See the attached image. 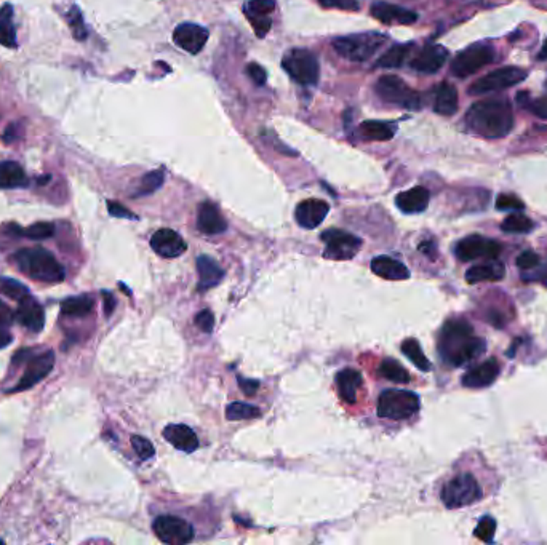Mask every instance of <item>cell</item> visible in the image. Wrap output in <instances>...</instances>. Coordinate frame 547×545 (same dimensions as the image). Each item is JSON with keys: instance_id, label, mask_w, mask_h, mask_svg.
<instances>
[{"instance_id": "6125c7cd", "label": "cell", "mask_w": 547, "mask_h": 545, "mask_svg": "<svg viewBox=\"0 0 547 545\" xmlns=\"http://www.w3.org/2000/svg\"><path fill=\"white\" fill-rule=\"evenodd\" d=\"M538 59H541V61H547V40L544 42L543 48H541V52L538 54Z\"/></svg>"}, {"instance_id": "4fadbf2b", "label": "cell", "mask_w": 547, "mask_h": 545, "mask_svg": "<svg viewBox=\"0 0 547 545\" xmlns=\"http://www.w3.org/2000/svg\"><path fill=\"white\" fill-rule=\"evenodd\" d=\"M501 250L503 246L498 241L485 239L481 235H469L456 245V256L464 262L480 259V257L496 259L501 255Z\"/></svg>"}, {"instance_id": "f907efd6", "label": "cell", "mask_w": 547, "mask_h": 545, "mask_svg": "<svg viewBox=\"0 0 547 545\" xmlns=\"http://www.w3.org/2000/svg\"><path fill=\"white\" fill-rule=\"evenodd\" d=\"M248 19L252 21V26L258 37H264V35L269 32L270 26H272V19H270V17H248Z\"/></svg>"}, {"instance_id": "f5cc1de1", "label": "cell", "mask_w": 547, "mask_h": 545, "mask_svg": "<svg viewBox=\"0 0 547 545\" xmlns=\"http://www.w3.org/2000/svg\"><path fill=\"white\" fill-rule=\"evenodd\" d=\"M108 210L109 213L115 216V218H127V219H137V216H135L132 211L125 208L123 205L117 204V201H108Z\"/></svg>"}, {"instance_id": "5bb4252c", "label": "cell", "mask_w": 547, "mask_h": 545, "mask_svg": "<svg viewBox=\"0 0 547 545\" xmlns=\"http://www.w3.org/2000/svg\"><path fill=\"white\" fill-rule=\"evenodd\" d=\"M53 366H54V352L52 350H47L40 353L37 357L31 358L28 363L26 371H24V375L21 376V379H19L18 384L8 392H24L28 390V388L34 387L52 373Z\"/></svg>"}, {"instance_id": "bcb514c9", "label": "cell", "mask_w": 547, "mask_h": 545, "mask_svg": "<svg viewBox=\"0 0 547 545\" xmlns=\"http://www.w3.org/2000/svg\"><path fill=\"white\" fill-rule=\"evenodd\" d=\"M496 208L501 211H521L525 204L514 194H501L496 200Z\"/></svg>"}, {"instance_id": "603a6c76", "label": "cell", "mask_w": 547, "mask_h": 545, "mask_svg": "<svg viewBox=\"0 0 547 545\" xmlns=\"http://www.w3.org/2000/svg\"><path fill=\"white\" fill-rule=\"evenodd\" d=\"M163 437L168 443L184 453H192L199 448V438L194 430L183 424H172L163 430Z\"/></svg>"}, {"instance_id": "9f6ffc18", "label": "cell", "mask_w": 547, "mask_h": 545, "mask_svg": "<svg viewBox=\"0 0 547 545\" xmlns=\"http://www.w3.org/2000/svg\"><path fill=\"white\" fill-rule=\"evenodd\" d=\"M13 321V314L5 302L0 301V330H8Z\"/></svg>"}, {"instance_id": "83f0119b", "label": "cell", "mask_w": 547, "mask_h": 545, "mask_svg": "<svg viewBox=\"0 0 547 545\" xmlns=\"http://www.w3.org/2000/svg\"><path fill=\"white\" fill-rule=\"evenodd\" d=\"M434 110L440 115L450 117L458 110V90L448 82L440 83L435 90Z\"/></svg>"}, {"instance_id": "7c38bea8", "label": "cell", "mask_w": 547, "mask_h": 545, "mask_svg": "<svg viewBox=\"0 0 547 545\" xmlns=\"http://www.w3.org/2000/svg\"><path fill=\"white\" fill-rule=\"evenodd\" d=\"M322 241L325 244L324 256L333 261H348L359 253L362 240L350 232L341 229H328L322 234Z\"/></svg>"}, {"instance_id": "6f0895ef", "label": "cell", "mask_w": 547, "mask_h": 545, "mask_svg": "<svg viewBox=\"0 0 547 545\" xmlns=\"http://www.w3.org/2000/svg\"><path fill=\"white\" fill-rule=\"evenodd\" d=\"M536 269H538V272H535V274H526V275H524V279L525 280H539L547 286V264H544V266L539 264L538 267H536Z\"/></svg>"}, {"instance_id": "d4e9b609", "label": "cell", "mask_w": 547, "mask_h": 545, "mask_svg": "<svg viewBox=\"0 0 547 545\" xmlns=\"http://www.w3.org/2000/svg\"><path fill=\"white\" fill-rule=\"evenodd\" d=\"M362 375L352 368H346L339 371L336 376V386H338L339 395L348 405H354L357 402V390L362 387Z\"/></svg>"}, {"instance_id": "816d5d0a", "label": "cell", "mask_w": 547, "mask_h": 545, "mask_svg": "<svg viewBox=\"0 0 547 545\" xmlns=\"http://www.w3.org/2000/svg\"><path fill=\"white\" fill-rule=\"evenodd\" d=\"M195 325H197L203 333H212L215 325V317L212 312L208 309L199 312V314L195 315Z\"/></svg>"}, {"instance_id": "7bdbcfd3", "label": "cell", "mask_w": 547, "mask_h": 545, "mask_svg": "<svg viewBox=\"0 0 547 545\" xmlns=\"http://www.w3.org/2000/svg\"><path fill=\"white\" fill-rule=\"evenodd\" d=\"M19 234L28 237L31 240H45L54 234V224L52 223H36L29 226L28 229L19 230Z\"/></svg>"}, {"instance_id": "e0dca14e", "label": "cell", "mask_w": 547, "mask_h": 545, "mask_svg": "<svg viewBox=\"0 0 547 545\" xmlns=\"http://www.w3.org/2000/svg\"><path fill=\"white\" fill-rule=\"evenodd\" d=\"M150 246L159 256L167 257V259L181 256L188 250V245L181 239V235L172 229H160L155 232L150 239Z\"/></svg>"}, {"instance_id": "7402d4cb", "label": "cell", "mask_w": 547, "mask_h": 545, "mask_svg": "<svg viewBox=\"0 0 547 545\" xmlns=\"http://www.w3.org/2000/svg\"><path fill=\"white\" fill-rule=\"evenodd\" d=\"M197 227L200 232L207 235H218L228 229V223L221 215L219 208L212 201H203L199 206L197 213Z\"/></svg>"}, {"instance_id": "f6af8a7d", "label": "cell", "mask_w": 547, "mask_h": 545, "mask_svg": "<svg viewBox=\"0 0 547 545\" xmlns=\"http://www.w3.org/2000/svg\"><path fill=\"white\" fill-rule=\"evenodd\" d=\"M495 531H496V522L493 517H484L477 524L475 528V537H479L480 541L484 542H493V537H495Z\"/></svg>"}, {"instance_id": "8d00e7d4", "label": "cell", "mask_w": 547, "mask_h": 545, "mask_svg": "<svg viewBox=\"0 0 547 545\" xmlns=\"http://www.w3.org/2000/svg\"><path fill=\"white\" fill-rule=\"evenodd\" d=\"M261 416V410L258 406L248 405L243 402H235L226 408V417L229 421H243V419H256Z\"/></svg>"}, {"instance_id": "91938a15", "label": "cell", "mask_w": 547, "mask_h": 545, "mask_svg": "<svg viewBox=\"0 0 547 545\" xmlns=\"http://www.w3.org/2000/svg\"><path fill=\"white\" fill-rule=\"evenodd\" d=\"M103 299H104V314L109 317L115 309V297L110 295L109 291H103Z\"/></svg>"}, {"instance_id": "03108f58", "label": "cell", "mask_w": 547, "mask_h": 545, "mask_svg": "<svg viewBox=\"0 0 547 545\" xmlns=\"http://www.w3.org/2000/svg\"><path fill=\"white\" fill-rule=\"evenodd\" d=\"M546 87H547V82H546Z\"/></svg>"}, {"instance_id": "836d02e7", "label": "cell", "mask_w": 547, "mask_h": 545, "mask_svg": "<svg viewBox=\"0 0 547 545\" xmlns=\"http://www.w3.org/2000/svg\"><path fill=\"white\" fill-rule=\"evenodd\" d=\"M411 48H413V45H410V43L408 45H395V47L390 48L388 53H384L383 57L376 61V66H378V68H384V69L400 68V66L406 61V58H408Z\"/></svg>"}, {"instance_id": "277c9868", "label": "cell", "mask_w": 547, "mask_h": 545, "mask_svg": "<svg viewBox=\"0 0 547 545\" xmlns=\"http://www.w3.org/2000/svg\"><path fill=\"white\" fill-rule=\"evenodd\" d=\"M386 35L379 32L350 34L336 39L333 47L339 57L352 63H364L370 59L386 43Z\"/></svg>"}, {"instance_id": "6da1fadb", "label": "cell", "mask_w": 547, "mask_h": 545, "mask_svg": "<svg viewBox=\"0 0 547 545\" xmlns=\"http://www.w3.org/2000/svg\"><path fill=\"white\" fill-rule=\"evenodd\" d=\"M486 350V342L474 336V328L463 319H451L441 328L439 352L445 363L464 366Z\"/></svg>"}, {"instance_id": "4dcf8cb0", "label": "cell", "mask_w": 547, "mask_h": 545, "mask_svg": "<svg viewBox=\"0 0 547 545\" xmlns=\"http://www.w3.org/2000/svg\"><path fill=\"white\" fill-rule=\"evenodd\" d=\"M0 45L7 48H17V29L13 24V7L5 3L0 8Z\"/></svg>"}, {"instance_id": "ba28073f", "label": "cell", "mask_w": 547, "mask_h": 545, "mask_svg": "<svg viewBox=\"0 0 547 545\" xmlns=\"http://www.w3.org/2000/svg\"><path fill=\"white\" fill-rule=\"evenodd\" d=\"M376 93L386 103L399 104L411 110L419 109L423 106L419 95L395 75H383L376 83Z\"/></svg>"}, {"instance_id": "b9f144b4", "label": "cell", "mask_w": 547, "mask_h": 545, "mask_svg": "<svg viewBox=\"0 0 547 545\" xmlns=\"http://www.w3.org/2000/svg\"><path fill=\"white\" fill-rule=\"evenodd\" d=\"M68 21H69V26L72 29V35L77 40H85L88 35L87 31V26H85V21H83V17H82V12H80L79 7H74L69 10L68 13Z\"/></svg>"}, {"instance_id": "681fc988", "label": "cell", "mask_w": 547, "mask_h": 545, "mask_svg": "<svg viewBox=\"0 0 547 545\" xmlns=\"http://www.w3.org/2000/svg\"><path fill=\"white\" fill-rule=\"evenodd\" d=\"M319 2L325 8H338L346 10V12H355V10H359L357 0H319Z\"/></svg>"}, {"instance_id": "be15d7a7", "label": "cell", "mask_w": 547, "mask_h": 545, "mask_svg": "<svg viewBox=\"0 0 547 545\" xmlns=\"http://www.w3.org/2000/svg\"><path fill=\"white\" fill-rule=\"evenodd\" d=\"M48 179H50V176H43V178H40L39 183H40V184H45V183H47Z\"/></svg>"}, {"instance_id": "ac0fdd59", "label": "cell", "mask_w": 547, "mask_h": 545, "mask_svg": "<svg viewBox=\"0 0 547 545\" xmlns=\"http://www.w3.org/2000/svg\"><path fill=\"white\" fill-rule=\"evenodd\" d=\"M14 320L19 325L28 328L32 333H40L45 326V312L43 307L29 295L24 299L19 301L18 309L14 312Z\"/></svg>"}, {"instance_id": "7a4b0ae2", "label": "cell", "mask_w": 547, "mask_h": 545, "mask_svg": "<svg viewBox=\"0 0 547 545\" xmlns=\"http://www.w3.org/2000/svg\"><path fill=\"white\" fill-rule=\"evenodd\" d=\"M466 123L475 135L488 139L508 136L514 128V112L506 99H485L473 104L466 114Z\"/></svg>"}, {"instance_id": "1f68e13d", "label": "cell", "mask_w": 547, "mask_h": 545, "mask_svg": "<svg viewBox=\"0 0 547 545\" xmlns=\"http://www.w3.org/2000/svg\"><path fill=\"white\" fill-rule=\"evenodd\" d=\"M360 133L366 139L373 141H389L395 135V125L388 122H378V120H366L360 125Z\"/></svg>"}, {"instance_id": "ffe728a7", "label": "cell", "mask_w": 547, "mask_h": 545, "mask_svg": "<svg viewBox=\"0 0 547 545\" xmlns=\"http://www.w3.org/2000/svg\"><path fill=\"white\" fill-rule=\"evenodd\" d=\"M499 363L495 360V358H490L480 365H477L474 368L466 373L463 376V386L469 388H481L490 384H493L496 377L499 376Z\"/></svg>"}, {"instance_id": "680465c9", "label": "cell", "mask_w": 547, "mask_h": 545, "mask_svg": "<svg viewBox=\"0 0 547 545\" xmlns=\"http://www.w3.org/2000/svg\"><path fill=\"white\" fill-rule=\"evenodd\" d=\"M239 386L243 390V393H247V395H253V393L258 390L259 382L258 381H247V379H243V377H239Z\"/></svg>"}, {"instance_id": "5b68a950", "label": "cell", "mask_w": 547, "mask_h": 545, "mask_svg": "<svg viewBox=\"0 0 547 545\" xmlns=\"http://www.w3.org/2000/svg\"><path fill=\"white\" fill-rule=\"evenodd\" d=\"M419 410V397L410 390L389 388L378 398V416L383 419L401 421L415 416Z\"/></svg>"}, {"instance_id": "8992f818", "label": "cell", "mask_w": 547, "mask_h": 545, "mask_svg": "<svg viewBox=\"0 0 547 545\" xmlns=\"http://www.w3.org/2000/svg\"><path fill=\"white\" fill-rule=\"evenodd\" d=\"M484 497V491L479 482L470 473H459L445 483L441 489V501L448 508H459L479 502Z\"/></svg>"}, {"instance_id": "d590c367", "label": "cell", "mask_w": 547, "mask_h": 545, "mask_svg": "<svg viewBox=\"0 0 547 545\" xmlns=\"http://www.w3.org/2000/svg\"><path fill=\"white\" fill-rule=\"evenodd\" d=\"M401 352L405 353L406 357L410 358V361L413 363L415 366H418L421 371H429L430 370V361L426 358V355L423 353V349H421L419 342L413 339V337H410V339H405L401 342Z\"/></svg>"}, {"instance_id": "f35d334b", "label": "cell", "mask_w": 547, "mask_h": 545, "mask_svg": "<svg viewBox=\"0 0 547 545\" xmlns=\"http://www.w3.org/2000/svg\"><path fill=\"white\" fill-rule=\"evenodd\" d=\"M517 101L521 108L535 114L536 117L547 119V98H531L528 92H521L517 97Z\"/></svg>"}, {"instance_id": "8fae6325", "label": "cell", "mask_w": 547, "mask_h": 545, "mask_svg": "<svg viewBox=\"0 0 547 545\" xmlns=\"http://www.w3.org/2000/svg\"><path fill=\"white\" fill-rule=\"evenodd\" d=\"M528 72L520 68H501L496 70H491L490 74H486L485 77H481L469 87L470 95H485L491 92H501V90L510 88L514 85L524 82Z\"/></svg>"}, {"instance_id": "7dc6e473", "label": "cell", "mask_w": 547, "mask_h": 545, "mask_svg": "<svg viewBox=\"0 0 547 545\" xmlns=\"http://www.w3.org/2000/svg\"><path fill=\"white\" fill-rule=\"evenodd\" d=\"M132 445H133L135 453H137L138 456L143 459V461H146V459H150V457L154 456L155 449L152 446V443H150L149 440H146L144 437L133 435L132 437Z\"/></svg>"}, {"instance_id": "ee69618b", "label": "cell", "mask_w": 547, "mask_h": 545, "mask_svg": "<svg viewBox=\"0 0 547 545\" xmlns=\"http://www.w3.org/2000/svg\"><path fill=\"white\" fill-rule=\"evenodd\" d=\"M275 8V0H250L247 3L248 17H269Z\"/></svg>"}, {"instance_id": "d6986e66", "label": "cell", "mask_w": 547, "mask_h": 545, "mask_svg": "<svg viewBox=\"0 0 547 545\" xmlns=\"http://www.w3.org/2000/svg\"><path fill=\"white\" fill-rule=\"evenodd\" d=\"M448 58V50L441 45H428L411 59V68L423 74H434L441 69Z\"/></svg>"}, {"instance_id": "484cf974", "label": "cell", "mask_w": 547, "mask_h": 545, "mask_svg": "<svg viewBox=\"0 0 547 545\" xmlns=\"http://www.w3.org/2000/svg\"><path fill=\"white\" fill-rule=\"evenodd\" d=\"M371 270L386 280H406L410 277V270L390 256H376L371 261Z\"/></svg>"}, {"instance_id": "9c48e42d", "label": "cell", "mask_w": 547, "mask_h": 545, "mask_svg": "<svg viewBox=\"0 0 547 545\" xmlns=\"http://www.w3.org/2000/svg\"><path fill=\"white\" fill-rule=\"evenodd\" d=\"M152 529L159 541L168 545H184L195 539L192 524L177 515H160L154 519Z\"/></svg>"}, {"instance_id": "30bf717a", "label": "cell", "mask_w": 547, "mask_h": 545, "mask_svg": "<svg viewBox=\"0 0 547 545\" xmlns=\"http://www.w3.org/2000/svg\"><path fill=\"white\" fill-rule=\"evenodd\" d=\"M495 61V48L490 43H474L463 50L451 63V72L456 77L466 79L475 74L484 66Z\"/></svg>"}, {"instance_id": "db71d44e", "label": "cell", "mask_w": 547, "mask_h": 545, "mask_svg": "<svg viewBox=\"0 0 547 545\" xmlns=\"http://www.w3.org/2000/svg\"><path fill=\"white\" fill-rule=\"evenodd\" d=\"M247 72H248V75H250V77H252V80H253V82H255L256 85H264V83H266V79H268V74H266L264 68H261L259 64H256V63L248 64Z\"/></svg>"}, {"instance_id": "d6a6232c", "label": "cell", "mask_w": 547, "mask_h": 545, "mask_svg": "<svg viewBox=\"0 0 547 545\" xmlns=\"http://www.w3.org/2000/svg\"><path fill=\"white\" fill-rule=\"evenodd\" d=\"M93 297L82 295L68 297L61 302V314L68 317H83L93 310Z\"/></svg>"}, {"instance_id": "f1b7e54d", "label": "cell", "mask_w": 547, "mask_h": 545, "mask_svg": "<svg viewBox=\"0 0 547 545\" xmlns=\"http://www.w3.org/2000/svg\"><path fill=\"white\" fill-rule=\"evenodd\" d=\"M197 270L200 275L199 290H208L212 286H217L224 277V270L217 264V261H213L208 256H199L197 257Z\"/></svg>"}, {"instance_id": "11a10c76", "label": "cell", "mask_w": 547, "mask_h": 545, "mask_svg": "<svg viewBox=\"0 0 547 545\" xmlns=\"http://www.w3.org/2000/svg\"><path fill=\"white\" fill-rule=\"evenodd\" d=\"M21 136H23L21 123H10L7 130H5L2 139L7 144H10V143H14V141H18L19 138H21Z\"/></svg>"}, {"instance_id": "f546056e", "label": "cell", "mask_w": 547, "mask_h": 545, "mask_svg": "<svg viewBox=\"0 0 547 545\" xmlns=\"http://www.w3.org/2000/svg\"><path fill=\"white\" fill-rule=\"evenodd\" d=\"M26 184L28 178L21 165L12 160L0 161V189L23 188Z\"/></svg>"}, {"instance_id": "4316f807", "label": "cell", "mask_w": 547, "mask_h": 545, "mask_svg": "<svg viewBox=\"0 0 547 545\" xmlns=\"http://www.w3.org/2000/svg\"><path fill=\"white\" fill-rule=\"evenodd\" d=\"M506 267L503 262L491 261L486 264L473 266L466 272V280L468 284H480V281H496L504 279Z\"/></svg>"}, {"instance_id": "2e32d148", "label": "cell", "mask_w": 547, "mask_h": 545, "mask_svg": "<svg viewBox=\"0 0 547 545\" xmlns=\"http://www.w3.org/2000/svg\"><path fill=\"white\" fill-rule=\"evenodd\" d=\"M330 211V205L325 200L320 199H308L303 200L296 206V223L304 229H315L324 223Z\"/></svg>"}, {"instance_id": "9a60e30c", "label": "cell", "mask_w": 547, "mask_h": 545, "mask_svg": "<svg viewBox=\"0 0 547 545\" xmlns=\"http://www.w3.org/2000/svg\"><path fill=\"white\" fill-rule=\"evenodd\" d=\"M173 40L179 48L186 50L190 54H197L202 52L208 40V31L199 24L183 23L175 29Z\"/></svg>"}, {"instance_id": "3957f363", "label": "cell", "mask_w": 547, "mask_h": 545, "mask_svg": "<svg viewBox=\"0 0 547 545\" xmlns=\"http://www.w3.org/2000/svg\"><path fill=\"white\" fill-rule=\"evenodd\" d=\"M19 270L32 280L45 284H59L64 280V269L57 257L45 248H24L14 255Z\"/></svg>"}, {"instance_id": "e7e4bbea", "label": "cell", "mask_w": 547, "mask_h": 545, "mask_svg": "<svg viewBox=\"0 0 547 545\" xmlns=\"http://www.w3.org/2000/svg\"><path fill=\"white\" fill-rule=\"evenodd\" d=\"M0 544H3V541H2V539H0Z\"/></svg>"}, {"instance_id": "cb8c5ba5", "label": "cell", "mask_w": 547, "mask_h": 545, "mask_svg": "<svg viewBox=\"0 0 547 545\" xmlns=\"http://www.w3.org/2000/svg\"><path fill=\"white\" fill-rule=\"evenodd\" d=\"M429 199H430L429 190L418 186V188L400 192L397 197H395V205H397L399 210L404 211V213L408 215L421 213V211L428 208Z\"/></svg>"}, {"instance_id": "60d3db41", "label": "cell", "mask_w": 547, "mask_h": 545, "mask_svg": "<svg viewBox=\"0 0 547 545\" xmlns=\"http://www.w3.org/2000/svg\"><path fill=\"white\" fill-rule=\"evenodd\" d=\"M0 293H3V295L8 296L10 299H14L18 302L24 299L26 296H29L26 286L19 284L18 280L5 279V277H0Z\"/></svg>"}, {"instance_id": "e575fe53", "label": "cell", "mask_w": 547, "mask_h": 545, "mask_svg": "<svg viewBox=\"0 0 547 545\" xmlns=\"http://www.w3.org/2000/svg\"><path fill=\"white\" fill-rule=\"evenodd\" d=\"M379 375L386 377V379L397 382V384H408L410 375L404 366L400 365L394 358H386L379 365Z\"/></svg>"}, {"instance_id": "74e56055", "label": "cell", "mask_w": 547, "mask_h": 545, "mask_svg": "<svg viewBox=\"0 0 547 545\" xmlns=\"http://www.w3.org/2000/svg\"><path fill=\"white\" fill-rule=\"evenodd\" d=\"M535 223L530 218H526L525 215L521 213H512L508 218L503 221L501 224V229L508 234H526V232L533 230Z\"/></svg>"}, {"instance_id": "44dd1931", "label": "cell", "mask_w": 547, "mask_h": 545, "mask_svg": "<svg viewBox=\"0 0 547 545\" xmlns=\"http://www.w3.org/2000/svg\"><path fill=\"white\" fill-rule=\"evenodd\" d=\"M370 12L378 21L384 24H411L418 19V14L415 12L388 2H375Z\"/></svg>"}, {"instance_id": "94428289", "label": "cell", "mask_w": 547, "mask_h": 545, "mask_svg": "<svg viewBox=\"0 0 547 545\" xmlns=\"http://www.w3.org/2000/svg\"><path fill=\"white\" fill-rule=\"evenodd\" d=\"M12 341H13L12 333H10L8 330H0V349L7 347Z\"/></svg>"}, {"instance_id": "52a82bcc", "label": "cell", "mask_w": 547, "mask_h": 545, "mask_svg": "<svg viewBox=\"0 0 547 545\" xmlns=\"http://www.w3.org/2000/svg\"><path fill=\"white\" fill-rule=\"evenodd\" d=\"M284 69L295 82L301 85H314L319 80L320 66L312 52L304 48H295L282 59Z\"/></svg>"}, {"instance_id": "ab89813d", "label": "cell", "mask_w": 547, "mask_h": 545, "mask_svg": "<svg viewBox=\"0 0 547 545\" xmlns=\"http://www.w3.org/2000/svg\"><path fill=\"white\" fill-rule=\"evenodd\" d=\"M165 173L163 170H154L148 173L146 176H143L141 183H139V188L137 190V195H149L157 190L160 186L163 184Z\"/></svg>"}, {"instance_id": "c3c4849f", "label": "cell", "mask_w": 547, "mask_h": 545, "mask_svg": "<svg viewBox=\"0 0 547 545\" xmlns=\"http://www.w3.org/2000/svg\"><path fill=\"white\" fill-rule=\"evenodd\" d=\"M541 264V257L535 253V251H524V253L519 255L517 257V266L520 267L521 270H533Z\"/></svg>"}]
</instances>
